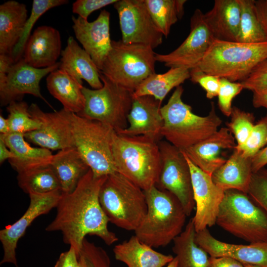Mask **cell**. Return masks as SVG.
I'll return each mask as SVG.
<instances>
[{
	"label": "cell",
	"instance_id": "1",
	"mask_svg": "<svg viewBox=\"0 0 267 267\" xmlns=\"http://www.w3.org/2000/svg\"><path fill=\"white\" fill-rule=\"evenodd\" d=\"M107 176L95 177L89 169L72 192H62L56 216L45 228L47 231L61 232L63 242L74 248L78 255L88 235L98 237L107 245L118 240L108 228L109 221L99 200Z\"/></svg>",
	"mask_w": 267,
	"mask_h": 267
},
{
	"label": "cell",
	"instance_id": "2",
	"mask_svg": "<svg viewBox=\"0 0 267 267\" xmlns=\"http://www.w3.org/2000/svg\"><path fill=\"white\" fill-rule=\"evenodd\" d=\"M183 91L181 86L177 87L168 102L161 108L164 122L162 136L181 151L212 135L222 123L213 102L208 115L194 114L191 107L182 100Z\"/></svg>",
	"mask_w": 267,
	"mask_h": 267
},
{
	"label": "cell",
	"instance_id": "3",
	"mask_svg": "<svg viewBox=\"0 0 267 267\" xmlns=\"http://www.w3.org/2000/svg\"><path fill=\"white\" fill-rule=\"evenodd\" d=\"M112 157L116 172L143 190L157 184L161 168L158 142L145 136L116 133Z\"/></svg>",
	"mask_w": 267,
	"mask_h": 267
},
{
	"label": "cell",
	"instance_id": "4",
	"mask_svg": "<svg viewBox=\"0 0 267 267\" xmlns=\"http://www.w3.org/2000/svg\"><path fill=\"white\" fill-rule=\"evenodd\" d=\"M144 192L147 210L135 235L153 248L166 246L182 231L187 216L178 199L168 191L155 185Z\"/></svg>",
	"mask_w": 267,
	"mask_h": 267
},
{
	"label": "cell",
	"instance_id": "5",
	"mask_svg": "<svg viewBox=\"0 0 267 267\" xmlns=\"http://www.w3.org/2000/svg\"><path fill=\"white\" fill-rule=\"evenodd\" d=\"M267 59V41L245 43L214 40L198 67L205 73L242 82Z\"/></svg>",
	"mask_w": 267,
	"mask_h": 267
},
{
	"label": "cell",
	"instance_id": "6",
	"mask_svg": "<svg viewBox=\"0 0 267 267\" xmlns=\"http://www.w3.org/2000/svg\"><path fill=\"white\" fill-rule=\"evenodd\" d=\"M99 200L109 222L127 230L135 231L147 210L144 190L117 172L107 176Z\"/></svg>",
	"mask_w": 267,
	"mask_h": 267
},
{
	"label": "cell",
	"instance_id": "7",
	"mask_svg": "<svg viewBox=\"0 0 267 267\" xmlns=\"http://www.w3.org/2000/svg\"><path fill=\"white\" fill-rule=\"evenodd\" d=\"M216 223L250 243L267 240V214L248 194L237 190L224 191Z\"/></svg>",
	"mask_w": 267,
	"mask_h": 267
},
{
	"label": "cell",
	"instance_id": "8",
	"mask_svg": "<svg viewBox=\"0 0 267 267\" xmlns=\"http://www.w3.org/2000/svg\"><path fill=\"white\" fill-rule=\"evenodd\" d=\"M156 53L151 47L112 40L111 48L99 72L113 82L133 92L155 73Z\"/></svg>",
	"mask_w": 267,
	"mask_h": 267
},
{
	"label": "cell",
	"instance_id": "9",
	"mask_svg": "<svg viewBox=\"0 0 267 267\" xmlns=\"http://www.w3.org/2000/svg\"><path fill=\"white\" fill-rule=\"evenodd\" d=\"M73 145L95 177L116 172L112 157L115 131L107 125L72 113Z\"/></svg>",
	"mask_w": 267,
	"mask_h": 267
},
{
	"label": "cell",
	"instance_id": "10",
	"mask_svg": "<svg viewBox=\"0 0 267 267\" xmlns=\"http://www.w3.org/2000/svg\"><path fill=\"white\" fill-rule=\"evenodd\" d=\"M100 79L103 83L100 89H90L83 86L85 107L77 115L100 122L118 133L128 126V115L134 92L113 82L100 73Z\"/></svg>",
	"mask_w": 267,
	"mask_h": 267
},
{
	"label": "cell",
	"instance_id": "11",
	"mask_svg": "<svg viewBox=\"0 0 267 267\" xmlns=\"http://www.w3.org/2000/svg\"><path fill=\"white\" fill-rule=\"evenodd\" d=\"M161 168L156 186L174 195L181 204L187 216L191 215L195 204L191 176L182 152L167 141H158Z\"/></svg>",
	"mask_w": 267,
	"mask_h": 267
},
{
	"label": "cell",
	"instance_id": "12",
	"mask_svg": "<svg viewBox=\"0 0 267 267\" xmlns=\"http://www.w3.org/2000/svg\"><path fill=\"white\" fill-rule=\"evenodd\" d=\"M119 19L121 41L153 49L163 42V34L155 25L144 0H120L114 4Z\"/></svg>",
	"mask_w": 267,
	"mask_h": 267
},
{
	"label": "cell",
	"instance_id": "13",
	"mask_svg": "<svg viewBox=\"0 0 267 267\" xmlns=\"http://www.w3.org/2000/svg\"><path fill=\"white\" fill-rule=\"evenodd\" d=\"M29 110L32 117L40 122L41 127L24 134L28 142L50 150L74 147L72 112L63 108L45 112L36 103H32Z\"/></svg>",
	"mask_w": 267,
	"mask_h": 267
},
{
	"label": "cell",
	"instance_id": "14",
	"mask_svg": "<svg viewBox=\"0 0 267 267\" xmlns=\"http://www.w3.org/2000/svg\"><path fill=\"white\" fill-rule=\"evenodd\" d=\"M214 38L204 18V13L196 9L190 20V30L184 42L168 54H155L156 61L167 67L190 70L198 66L210 46Z\"/></svg>",
	"mask_w": 267,
	"mask_h": 267
},
{
	"label": "cell",
	"instance_id": "15",
	"mask_svg": "<svg viewBox=\"0 0 267 267\" xmlns=\"http://www.w3.org/2000/svg\"><path fill=\"white\" fill-rule=\"evenodd\" d=\"M61 194L60 190L44 194H29L30 203L24 214L14 223L7 225L0 231V241L3 250L0 265L10 263L19 267L16 257L18 241L36 219L56 207Z\"/></svg>",
	"mask_w": 267,
	"mask_h": 267
},
{
	"label": "cell",
	"instance_id": "16",
	"mask_svg": "<svg viewBox=\"0 0 267 267\" xmlns=\"http://www.w3.org/2000/svg\"><path fill=\"white\" fill-rule=\"evenodd\" d=\"M183 153L189 165L196 212L192 219L196 232L216 224L224 191L213 181L212 176L194 165Z\"/></svg>",
	"mask_w": 267,
	"mask_h": 267
},
{
	"label": "cell",
	"instance_id": "17",
	"mask_svg": "<svg viewBox=\"0 0 267 267\" xmlns=\"http://www.w3.org/2000/svg\"><path fill=\"white\" fill-rule=\"evenodd\" d=\"M60 63L44 68H36L27 64L23 57L10 68L5 81L0 84V103L7 106L13 101H21L26 94L43 99L50 107L41 92L40 83L46 75L59 68Z\"/></svg>",
	"mask_w": 267,
	"mask_h": 267
},
{
	"label": "cell",
	"instance_id": "18",
	"mask_svg": "<svg viewBox=\"0 0 267 267\" xmlns=\"http://www.w3.org/2000/svg\"><path fill=\"white\" fill-rule=\"evenodd\" d=\"M110 16V13L103 9L92 22L79 16L72 17V28L76 39L90 56L99 71L111 48Z\"/></svg>",
	"mask_w": 267,
	"mask_h": 267
},
{
	"label": "cell",
	"instance_id": "19",
	"mask_svg": "<svg viewBox=\"0 0 267 267\" xmlns=\"http://www.w3.org/2000/svg\"><path fill=\"white\" fill-rule=\"evenodd\" d=\"M195 241L210 257H227L244 265L267 267V240L248 245L227 243L216 239L206 228L196 233Z\"/></svg>",
	"mask_w": 267,
	"mask_h": 267
},
{
	"label": "cell",
	"instance_id": "20",
	"mask_svg": "<svg viewBox=\"0 0 267 267\" xmlns=\"http://www.w3.org/2000/svg\"><path fill=\"white\" fill-rule=\"evenodd\" d=\"M161 102L153 96H134L128 115L129 125L117 134L127 136L142 135L156 141L161 137L163 119L161 113Z\"/></svg>",
	"mask_w": 267,
	"mask_h": 267
},
{
	"label": "cell",
	"instance_id": "21",
	"mask_svg": "<svg viewBox=\"0 0 267 267\" xmlns=\"http://www.w3.org/2000/svg\"><path fill=\"white\" fill-rule=\"evenodd\" d=\"M235 138L227 128H221L211 136L184 151L189 160L204 172L212 176L227 159L224 150L234 149Z\"/></svg>",
	"mask_w": 267,
	"mask_h": 267
},
{
	"label": "cell",
	"instance_id": "22",
	"mask_svg": "<svg viewBox=\"0 0 267 267\" xmlns=\"http://www.w3.org/2000/svg\"><path fill=\"white\" fill-rule=\"evenodd\" d=\"M62 50L58 30L51 26H41L30 36L25 45L23 58L33 67L47 68L57 62Z\"/></svg>",
	"mask_w": 267,
	"mask_h": 267
},
{
	"label": "cell",
	"instance_id": "23",
	"mask_svg": "<svg viewBox=\"0 0 267 267\" xmlns=\"http://www.w3.org/2000/svg\"><path fill=\"white\" fill-rule=\"evenodd\" d=\"M59 69L65 71L79 83L85 80L93 89L102 87L100 73L90 56L69 36L67 45L62 50Z\"/></svg>",
	"mask_w": 267,
	"mask_h": 267
},
{
	"label": "cell",
	"instance_id": "24",
	"mask_svg": "<svg viewBox=\"0 0 267 267\" xmlns=\"http://www.w3.org/2000/svg\"><path fill=\"white\" fill-rule=\"evenodd\" d=\"M1 139L13 154L8 162L18 174L50 166L53 155L49 149L34 147L25 139L24 134H0Z\"/></svg>",
	"mask_w": 267,
	"mask_h": 267
},
{
	"label": "cell",
	"instance_id": "25",
	"mask_svg": "<svg viewBox=\"0 0 267 267\" xmlns=\"http://www.w3.org/2000/svg\"><path fill=\"white\" fill-rule=\"evenodd\" d=\"M240 15L238 0H216L204 18L214 39L237 42Z\"/></svg>",
	"mask_w": 267,
	"mask_h": 267
},
{
	"label": "cell",
	"instance_id": "26",
	"mask_svg": "<svg viewBox=\"0 0 267 267\" xmlns=\"http://www.w3.org/2000/svg\"><path fill=\"white\" fill-rule=\"evenodd\" d=\"M253 174L252 158L234 148L226 162L212 175L213 182L224 191L235 189L248 193Z\"/></svg>",
	"mask_w": 267,
	"mask_h": 267
},
{
	"label": "cell",
	"instance_id": "27",
	"mask_svg": "<svg viewBox=\"0 0 267 267\" xmlns=\"http://www.w3.org/2000/svg\"><path fill=\"white\" fill-rule=\"evenodd\" d=\"M113 252L116 260L127 267H164L174 259L171 255L155 251L135 235L115 245Z\"/></svg>",
	"mask_w": 267,
	"mask_h": 267
},
{
	"label": "cell",
	"instance_id": "28",
	"mask_svg": "<svg viewBox=\"0 0 267 267\" xmlns=\"http://www.w3.org/2000/svg\"><path fill=\"white\" fill-rule=\"evenodd\" d=\"M28 18L27 6L24 3L10 0L0 5V54L11 55Z\"/></svg>",
	"mask_w": 267,
	"mask_h": 267
},
{
	"label": "cell",
	"instance_id": "29",
	"mask_svg": "<svg viewBox=\"0 0 267 267\" xmlns=\"http://www.w3.org/2000/svg\"><path fill=\"white\" fill-rule=\"evenodd\" d=\"M50 167L59 181L62 193L72 192L89 169L77 149L69 147L54 154Z\"/></svg>",
	"mask_w": 267,
	"mask_h": 267
},
{
	"label": "cell",
	"instance_id": "30",
	"mask_svg": "<svg viewBox=\"0 0 267 267\" xmlns=\"http://www.w3.org/2000/svg\"><path fill=\"white\" fill-rule=\"evenodd\" d=\"M46 83L48 91L62 104L63 109L76 114L83 111L85 100L82 84L59 68L48 75Z\"/></svg>",
	"mask_w": 267,
	"mask_h": 267
},
{
	"label": "cell",
	"instance_id": "31",
	"mask_svg": "<svg viewBox=\"0 0 267 267\" xmlns=\"http://www.w3.org/2000/svg\"><path fill=\"white\" fill-rule=\"evenodd\" d=\"M196 233L191 219L173 240L172 250L177 259L178 267H207L208 254L196 243Z\"/></svg>",
	"mask_w": 267,
	"mask_h": 267
},
{
	"label": "cell",
	"instance_id": "32",
	"mask_svg": "<svg viewBox=\"0 0 267 267\" xmlns=\"http://www.w3.org/2000/svg\"><path fill=\"white\" fill-rule=\"evenodd\" d=\"M190 78V70L171 68L163 74L154 73L144 80L133 92L134 96L149 95L162 102L168 93Z\"/></svg>",
	"mask_w": 267,
	"mask_h": 267
},
{
	"label": "cell",
	"instance_id": "33",
	"mask_svg": "<svg viewBox=\"0 0 267 267\" xmlns=\"http://www.w3.org/2000/svg\"><path fill=\"white\" fill-rule=\"evenodd\" d=\"M150 15L159 31L167 37L172 26L184 14L185 0H144Z\"/></svg>",
	"mask_w": 267,
	"mask_h": 267
},
{
	"label": "cell",
	"instance_id": "34",
	"mask_svg": "<svg viewBox=\"0 0 267 267\" xmlns=\"http://www.w3.org/2000/svg\"><path fill=\"white\" fill-rule=\"evenodd\" d=\"M17 179L19 186L28 194L61 190L59 181L50 166L18 174Z\"/></svg>",
	"mask_w": 267,
	"mask_h": 267
},
{
	"label": "cell",
	"instance_id": "35",
	"mask_svg": "<svg viewBox=\"0 0 267 267\" xmlns=\"http://www.w3.org/2000/svg\"><path fill=\"white\" fill-rule=\"evenodd\" d=\"M241 8L239 29L237 42L259 43L267 41L265 33L257 17L255 0H238Z\"/></svg>",
	"mask_w": 267,
	"mask_h": 267
},
{
	"label": "cell",
	"instance_id": "36",
	"mask_svg": "<svg viewBox=\"0 0 267 267\" xmlns=\"http://www.w3.org/2000/svg\"><path fill=\"white\" fill-rule=\"evenodd\" d=\"M69 2L67 0H34L30 16L28 18L22 36L13 48L11 56L14 62L23 57L25 45L31 36L33 26L44 13L49 9Z\"/></svg>",
	"mask_w": 267,
	"mask_h": 267
},
{
	"label": "cell",
	"instance_id": "37",
	"mask_svg": "<svg viewBox=\"0 0 267 267\" xmlns=\"http://www.w3.org/2000/svg\"><path fill=\"white\" fill-rule=\"evenodd\" d=\"M27 102L23 101H13L6 106L10 133L25 134L40 128V122L32 117Z\"/></svg>",
	"mask_w": 267,
	"mask_h": 267
},
{
	"label": "cell",
	"instance_id": "38",
	"mask_svg": "<svg viewBox=\"0 0 267 267\" xmlns=\"http://www.w3.org/2000/svg\"><path fill=\"white\" fill-rule=\"evenodd\" d=\"M230 122L226 124L227 128L233 134L240 146L245 142L254 126L255 117L252 113L245 112L233 106L232 108Z\"/></svg>",
	"mask_w": 267,
	"mask_h": 267
},
{
	"label": "cell",
	"instance_id": "39",
	"mask_svg": "<svg viewBox=\"0 0 267 267\" xmlns=\"http://www.w3.org/2000/svg\"><path fill=\"white\" fill-rule=\"evenodd\" d=\"M267 145V115L254 125L246 141L235 148L246 157L252 158L263 148Z\"/></svg>",
	"mask_w": 267,
	"mask_h": 267
},
{
	"label": "cell",
	"instance_id": "40",
	"mask_svg": "<svg viewBox=\"0 0 267 267\" xmlns=\"http://www.w3.org/2000/svg\"><path fill=\"white\" fill-rule=\"evenodd\" d=\"M78 260L82 267H111L107 252L86 238L79 253Z\"/></svg>",
	"mask_w": 267,
	"mask_h": 267
},
{
	"label": "cell",
	"instance_id": "41",
	"mask_svg": "<svg viewBox=\"0 0 267 267\" xmlns=\"http://www.w3.org/2000/svg\"><path fill=\"white\" fill-rule=\"evenodd\" d=\"M247 194L267 214V168L253 173Z\"/></svg>",
	"mask_w": 267,
	"mask_h": 267
},
{
	"label": "cell",
	"instance_id": "42",
	"mask_svg": "<svg viewBox=\"0 0 267 267\" xmlns=\"http://www.w3.org/2000/svg\"><path fill=\"white\" fill-rule=\"evenodd\" d=\"M244 89L240 82H231L225 78H221L218 97V105L222 114L230 116L233 99Z\"/></svg>",
	"mask_w": 267,
	"mask_h": 267
},
{
	"label": "cell",
	"instance_id": "43",
	"mask_svg": "<svg viewBox=\"0 0 267 267\" xmlns=\"http://www.w3.org/2000/svg\"><path fill=\"white\" fill-rule=\"evenodd\" d=\"M190 78L206 91L207 98L212 99L218 96L221 85L219 77L207 74L196 67L190 70Z\"/></svg>",
	"mask_w": 267,
	"mask_h": 267
},
{
	"label": "cell",
	"instance_id": "44",
	"mask_svg": "<svg viewBox=\"0 0 267 267\" xmlns=\"http://www.w3.org/2000/svg\"><path fill=\"white\" fill-rule=\"evenodd\" d=\"M240 83L243 89L252 91L267 88V59L258 64L247 78Z\"/></svg>",
	"mask_w": 267,
	"mask_h": 267
},
{
	"label": "cell",
	"instance_id": "45",
	"mask_svg": "<svg viewBox=\"0 0 267 267\" xmlns=\"http://www.w3.org/2000/svg\"><path fill=\"white\" fill-rule=\"evenodd\" d=\"M118 0H77L73 3L72 11L80 17L88 20L93 11L111 4Z\"/></svg>",
	"mask_w": 267,
	"mask_h": 267
},
{
	"label": "cell",
	"instance_id": "46",
	"mask_svg": "<svg viewBox=\"0 0 267 267\" xmlns=\"http://www.w3.org/2000/svg\"><path fill=\"white\" fill-rule=\"evenodd\" d=\"M78 255L72 247L69 249L60 254L54 267H76L78 264Z\"/></svg>",
	"mask_w": 267,
	"mask_h": 267
},
{
	"label": "cell",
	"instance_id": "47",
	"mask_svg": "<svg viewBox=\"0 0 267 267\" xmlns=\"http://www.w3.org/2000/svg\"><path fill=\"white\" fill-rule=\"evenodd\" d=\"M207 267H244V265L230 257L210 256Z\"/></svg>",
	"mask_w": 267,
	"mask_h": 267
},
{
	"label": "cell",
	"instance_id": "48",
	"mask_svg": "<svg viewBox=\"0 0 267 267\" xmlns=\"http://www.w3.org/2000/svg\"><path fill=\"white\" fill-rule=\"evenodd\" d=\"M254 5L258 19L267 36V0H255Z\"/></svg>",
	"mask_w": 267,
	"mask_h": 267
},
{
	"label": "cell",
	"instance_id": "49",
	"mask_svg": "<svg viewBox=\"0 0 267 267\" xmlns=\"http://www.w3.org/2000/svg\"><path fill=\"white\" fill-rule=\"evenodd\" d=\"M14 63L15 62L10 55L0 54V84L5 81L9 71Z\"/></svg>",
	"mask_w": 267,
	"mask_h": 267
},
{
	"label": "cell",
	"instance_id": "50",
	"mask_svg": "<svg viewBox=\"0 0 267 267\" xmlns=\"http://www.w3.org/2000/svg\"><path fill=\"white\" fill-rule=\"evenodd\" d=\"M266 165H267V145L252 158L253 173L264 168Z\"/></svg>",
	"mask_w": 267,
	"mask_h": 267
},
{
	"label": "cell",
	"instance_id": "51",
	"mask_svg": "<svg viewBox=\"0 0 267 267\" xmlns=\"http://www.w3.org/2000/svg\"><path fill=\"white\" fill-rule=\"evenodd\" d=\"M252 103L256 108L264 107L267 110V88L252 91Z\"/></svg>",
	"mask_w": 267,
	"mask_h": 267
},
{
	"label": "cell",
	"instance_id": "52",
	"mask_svg": "<svg viewBox=\"0 0 267 267\" xmlns=\"http://www.w3.org/2000/svg\"><path fill=\"white\" fill-rule=\"evenodd\" d=\"M13 154L6 145L4 141L0 138V164H2L6 160L12 158Z\"/></svg>",
	"mask_w": 267,
	"mask_h": 267
},
{
	"label": "cell",
	"instance_id": "53",
	"mask_svg": "<svg viewBox=\"0 0 267 267\" xmlns=\"http://www.w3.org/2000/svg\"><path fill=\"white\" fill-rule=\"evenodd\" d=\"M10 133V128L7 118L0 115V134H6Z\"/></svg>",
	"mask_w": 267,
	"mask_h": 267
},
{
	"label": "cell",
	"instance_id": "54",
	"mask_svg": "<svg viewBox=\"0 0 267 267\" xmlns=\"http://www.w3.org/2000/svg\"><path fill=\"white\" fill-rule=\"evenodd\" d=\"M166 267H178V261L177 258L174 257V259L170 262Z\"/></svg>",
	"mask_w": 267,
	"mask_h": 267
},
{
	"label": "cell",
	"instance_id": "55",
	"mask_svg": "<svg viewBox=\"0 0 267 267\" xmlns=\"http://www.w3.org/2000/svg\"><path fill=\"white\" fill-rule=\"evenodd\" d=\"M244 267H262L261 266L253 265H244Z\"/></svg>",
	"mask_w": 267,
	"mask_h": 267
},
{
	"label": "cell",
	"instance_id": "56",
	"mask_svg": "<svg viewBox=\"0 0 267 267\" xmlns=\"http://www.w3.org/2000/svg\"><path fill=\"white\" fill-rule=\"evenodd\" d=\"M76 267H82L81 265L80 264L79 262L78 263V264Z\"/></svg>",
	"mask_w": 267,
	"mask_h": 267
}]
</instances>
